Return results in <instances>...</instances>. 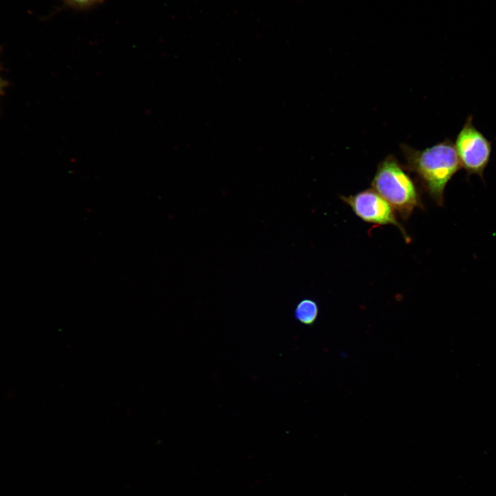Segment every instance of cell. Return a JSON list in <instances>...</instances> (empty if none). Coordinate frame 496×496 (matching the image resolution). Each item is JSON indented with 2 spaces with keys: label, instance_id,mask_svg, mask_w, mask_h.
Instances as JSON below:
<instances>
[{
  "label": "cell",
  "instance_id": "6da1fadb",
  "mask_svg": "<svg viewBox=\"0 0 496 496\" xmlns=\"http://www.w3.org/2000/svg\"><path fill=\"white\" fill-rule=\"evenodd\" d=\"M402 150L406 168L417 175L426 192L442 205L445 187L461 168L453 143L446 138L422 150L402 145Z\"/></svg>",
  "mask_w": 496,
  "mask_h": 496
},
{
  "label": "cell",
  "instance_id": "7a4b0ae2",
  "mask_svg": "<svg viewBox=\"0 0 496 496\" xmlns=\"http://www.w3.org/2000/svg\"><path fill=\"white\" fill-rule=\"evenodd\" d=\"M371 186L404 220L422 206L413 180L393 156H387L378 165Z\"/></svg>",
  "mask_w": 496,
  "mask_h": 496
},
{
  "label": "cell",
  "instance_id": "3957f363",
  "mask_svg": "<svg viewBox=\"0 0 496 496\" xmlns=\"http://www.w3.org/2000/svg\"><path fill=\"white\" fill-rule=\"evenodd\" d=\"M454 146L467 176L477 174L483 179L491 156L492 143L473 125L471 115L459 132Z\"/></svg>",
  "mask_w": 496,
  "mask_h": 496
},
{
  "label": "cell",
  "instance_id": "277c9868",
  "mask_svg": "<svg viewBox=\"0 0 496 496\" xmlns=\"http://www.w3.org/2000/svg\"><path fill=\"white\" fill-rule=\"evenodd\" d=\"M353 213L361 220L380 225H391L399 229L406 242L411 241L396 213L390 204L373 189H367L348 196H341Z\"/></svg>",
  "mask_w": 496,
  "mask_h": 496
},
{
  "label": "cell",
  "instance_id": "5b68a950",
  "mask_svg": "<svg viewBox=\"0 0 496 496\" xmlns=\"http://www.w3.org/2000/svg\"><path fill=\"white\" fill-rule=\"evenodd\" d=\"M319 307L313 299L304 298L299 301L294 309V317L300 323L311 326L318 319Z\"/></svg>",
  "mask_w": 496,
  "mask_h": 496
},
{
  "label": "cell",
  "instance_id": "8992f818",
  "mask_svg": "<svg viewBox=\"0 0 496 496\" xmlns=\"http://www.w3.org/2000/svg\"><path fill=\"white\" fill-rule=\"evenodd\" d=\"M70 7L76 10H86L97 6L103 0H62Z\"/></svg>",
  "mask_w": 496,
  "mask_h": 496
},
{
  "label": "cell",
  "instance_id": "52a82bcc",
  "mask_svg": "<svg viewBox=\"0 0 496 496\" xmlns=\"http://www.w3.org/2000/svg\"><path fill=\"white\" fill-rule=\"evenodd\" d=\"M4 87H5V82L0 77V96H1V94L3 93Z\"/></svg>",
  "mask_w": 496,
  "mask_h": 496
}]
</instances>
